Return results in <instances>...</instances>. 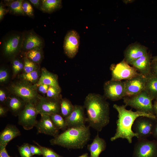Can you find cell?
I'll return each mask as SVG.
<instances>
[{"label":"cell","instance_id":"6da1fadb","mask_svg":"<svg viewBox=\"0 0 157 157\" xmlns=\"http://www.w3.org/2000/svg\"><path fill=\"white\" fill-rule=\"evenodd\" d=\"M83 106L86 111V122L90 127L99 132L109 123V104L104 96L90 93L85 98Z\"/></svg>","mask_w":157,"mask_h":157},{"label":"cell","instance_id":"7a4b0ae2","mask_svg":"<svg viewBox=\"0 0 157 157\" xmlns=\"http://www.w3.org/2000/svg\"><path fill=\"white\" fill-rule=\"evenodd\" d=\"M126 106L124 105H118L114 104L113 108L117 112L118 119L116 121L117 128L114 135L111 137L110 140L113 141L119 138L125 139L129 143L132 142L133 138H137L138 135L134 132L132 128L136 119L140 116H144L154 120L157 119L155 115L138 111H133L131 109H126Z\"/></svg>","mask_w":157,"mask_h":157},{"label":"cell","instance_id":"3957f363","mask_svg":"<svg viewBox=\"0 0 157 157\" xmlns=\"http://www.w3.org/2000/svg\"><path fill=\"white\" fill-rule=\"evenodd\" d=\"M90 135L88 125L69 128L50 140V142L68 149H82L90 140Z\"/></svg>","mask_w":157,"mask_h":157},{"label":"cell","instance_id":"277c9868","mask_svg":"<svg viewBox=\"0 0 157 157\" xmlns=\"http://www.w3.org/2000/svg\"><path fill=\"white\" fill-rule=\"evenodd\" d=\"M123 99L126 106H129L136 111L155 115L153 100L145 90L133 96L125 97Z\"/></svg>","mask_w":157,"mask_h":157},{"label":"cell","instance_id":"5b68a950","mask_svg":"<svg viewBox=\"0 0 157 157\" xmlns=\"http://www.w3.org/2000/svg\"><path fill=\"white\" fill-rule=\"evenodd\" d=\"M36 87L27 83L20 82L13 85L11 89L14 93L21 98L26 104L31 103L35 104L39 97Z\"/></svg>","mask_w":157,"mask_h":157},{"label":"cell","instance_id":"8992f818","mask_svg":"<svg viewBox=\"0 0 157 157\" xmlns=\"http://www.w3.org/2000/svg\"><path fill=\"white\" fill-rule=\"evenodd\" d=\"M38 113L35 104L33 103H26L18 115V124L24 129L28 130L35 127L38 121L37 117Z\"/></svg>","mask_w":157,"mask_h":157},{"label":"cell","instance_id":"52a82bcc","mask_svg":"<svg viewBox=\"0 0 157 157\" xmlns=\"http://www.w3.org/2000/svg\"><path fill=\"white\" fill-rule=\"evenodd\" d=\"M111 80L122 81L127 80L138 75L139 73L133 67L130 66L124 60L112 65Z\"/></svg>","mask_w":157,"mask_h":157},{"label":"cell","instance_id":"ba28073f","mask_svg":"<svg viewBox=\"0 0 157 157\" xmlns=\"http://www.w3.org/2000/svg\"><path fill=\"white\" fill-rule=\"evenodd\" d=\"M104 97L112 101L123 99L126 97L124 81L110 79L104 85Z\"/></svg>","mask_w":157,"mask_h":157},{"label":"cell","instance_id":"9c48e42d","mask_svg":"<svg viewBox=\"0 0 157 157\" xmlns=\"http://www.w3.org/2000/svg\"><path fill=\"white\" fill-rule=\"evenodd\" d=\"M134 157H157V140H138L134 146Z\"/></svg>","mask_w":157,"mask_h":157},{"label":"cell","instance_id":"30bf717a","mask_svg":"<svg viewBox=\"0 0 157 157\" xmlns=\"http://www.w3.org/2000/svg\"><path fill=\"white\" fill-rule=\"evenodd\" d=\"M61 99L39 97L35 105L38 114L40 115L50 116L55 114H60Z\"/></svg>","mask_w":157,"mask_h":157},{"label":"cell","instance_id":"8fae6325","mask_svg":"<svg viewBox=\"0 0 157 157\" xmlns=\"http://www.w3.org/2000/svg\"><path fill=\"white\" fill-rule=\"evenodd\" d=\"M155 120L144 116L136 119L132 127L133 131L138 135V140L147 139L152 135Z\"/></svg>","mask_w":157,"mask_h":157},{"label":"cell","instance_id":"7c38bea8","mask_svg":"<svg viewBox=\"0 0 157 157\" xmlns=\"http://www.w3.org/2000/svg\"><path fill=\"white\" fill-rule=\"evenodd\" d=\"M147 80V76L139 74L124 81L126 97L133 96L145 90Z\"/></svg>","mask_w":157,"mask_h":157},{"label":"cell","instance_id":"4fadbf2b","mask_svg":"<svg viewBox=\"0 0 157 157\" xmlns=\"http://www.w3.org/2000/svg\"><path fill=\"white\" fill-rule=\"evenodd\" d=\"M80 44V36L74 30L69 31L64 39L63 48L66 55L69 58H74L78 51Z\"/></svg>","mask_w":157,"mask_h":157},{"label":"cell","instance_id":"5bb4252c","mask_svg":"<svg viewBox=\"0 0 157 157\" xmlns=\"http://www.w3.org/2000/svg\"><path fill=\"white\" fill-rule=\"evenodd\" d=\"M83 106L74 105L72 113L65 118L67 127H81L85 126L86 122Z\"/></svg>","mask_w":157,"mask_h":157},{"label":"cell","instance_id":"9a60e30c","mask_svg":"<svg viewBox=\"0 0 157 157\" xmlns=\"http://www.w3.org/2000/svg\"><path fill=\"white\" fill-rule=\"evenodd\" d=\"M40 119L35 126L38 133H43L55 137L58 134L59 130L54 125L50 116L48 115H41Z\"/></svg>","mask_w":157,"mask_h":157},{"label":"cell","instance_id":"2e32d148","mask_svg":"<svg viewBox=\"0 0 157 157\" xmlns=\"http://www.w3.org/2000/svg\"><path fill=\"white\" fill-rule=\"evenodd\" d=\"M151 57L147 54L140 57L130 63V64L140 74L147 76L151 73Z\"/></svg>","mask_w":157,"mask_h":157},{"label":"cell","instance_id":"e0dca14e","mask_svg":"<svg viewBox=\"0 0 157 157\" xmlns=\"http://www.w3.org/2000/svg\"><path fill=\"white\" fill-rule=\"evenodd\" d=\"M147 53L146 47L138 44H134L129 46L125 50L124 60L129 64L132 61Z\"/></svg>","mask_w":157,"mask_h":157},{"label":"cell","instance_id":"ac0fdd59","mask_svg":"<svg viewBox=\"0 0 157 157\" xmlns=\"http://www.w3.org/2000/svg\"><path fill=\"white\" fill-rule=\"evenodd\" d=\"M20 135V130L15 126L7 125L0 133V145L6 147L10 141Z\"/></svg>","mask_w":157,"mask_h":157},{"label":"cell","instance_id":"d6986e66","mask_svg":"<svg viewBox=\"0 0 157 157\" xmlns=\"http://www.w3.org/2000/svg\"><path fill=\"white\" fill-rule=\"evenodd\" d=\"M21 36L18 34L12 35L3 43V48L6 54L10 56L17 51L21 44Z\"/></svg>","mask_w":157,"mask_h":157},{"label":"cell","instance_id":"ffe728a7","mask_svg":"<svg viewBox=\"0 0 157 157\" xmlns=\"http://www.w3.org/2000/svg\"><path fill=\"white\" fill-rule=\"evenodd\" d=\"M41 84H45L51 86L61 90L58 82L57 76L49 72L44 68L42 69L40 77L35 85L36 87H38Z\"/></svg>","mask_w":157,"mask_h":157},{"label":"cell","instance_id":"44dd1931","mask_svg":"<svg viewBox=\"0 0 157 157\" xmlns=\"http://www.w3.org/2000/svg\"><path fill=\"white\" fill-rule=\"evenodd\" d=\"M106 147L105 140L100 137L98 133L92 142L88 145L87 148L90 153L91 157H99Z\"/></svg>","mask_w":157,"mask_h":157},{"label":"cell","instance_id":"7402d4cb","mask_svg":"<svg viewBox=\"0 0 157 157\" xmlns=\"http://www.w3.org/2000/svg\"><path fill=\"white\" fill-rule=\"evenodd\" d=\"M43 42L41 39L32 32L28 33L23 42L24 49L27 51L34 49H41Z\"/></svg>","mask_w":157,"mask_h":157},{"label":"cell","instance_id":"603a6c76","mask_svg":"<svg viewBox=\"0 0 157 157\" xmlns=\"http://www.w3.org/2000/svg\"><path fill=\"white\" fill-rule=\"evenodd\" d=\"M145 91L153 100L157 98V77L151 73L147 76Z\"/></svg>","mask_w":157,"mask_h":157},{"label":"cell","instance_id":"cb8c5ba5","mask_svg":"<svg viewBox=\"0 0 157 157\" xmlns=\"http://www.w3.org/2000/svg\"><path fill=\"white\" fill-rule=\"evenodd\" d=\"M61 5V0H43L41 1L40 8L44 12L51 13L59 9Z\"/></svg>","mask_w":157,"mask_h":157},{"label":"cell","instance_id":"d4e9b609","mask_svg":"<svg viewBox=\"0 0 157 157\" xmlns=\"http://www.w3.org/2000/svg\"><path fill=\"white\" fill-rule=\"evenodd\" d=\"M26 103L16 97L10 98L8 102V105L10 110L15 114L18 115L24 107Z\"/></svg>","mask_w":157,"mask_h":157},{"label":"cell","instance_id":"484cf974","mask_svg":"<svg viewBox=\"0 0 157 157\" xmlns=\"http://www.w3.org/2000/svg\"><path fill=\"white\" fill-rule=\"evenodd\" d=\"M8 7V11L13 14L17 15H25L22 8L23 0L5 1Z\"/></svg>","mask_w":157,"mask_h":157},{"label":"cell","instance_id":"4316f807","mask_svg":"<svg viewBox=\"0 0 157 157\" xmlns=\"http://www.w3.org/2000/svg\"><path fill=\"white\" fill-rule=\"evenodd\" d=\"M74 105L68 99H62L60 102V114L65 118L68 117L72 112Z\"/></svg>","mask_w":157,"mask_h":157},{"label":"cell","instance_id":"83f0119b","mask_svg":"<svg viewBox=\"0 0 157 157\" xmlns=\"http://www.w3.org/2000/svg\"><path fill=\"white\" fill-rule=\"evenodd\" d=\"M50 117L54 126L59 130L67 128L65 118L60 114H53L50 115Z\"/></svg>","mask_w":157,"mask_h":157},{"label":"cell","instance_id":"f1b7e54d","mask_svg":"<svg viewBox=\"0 0 157 157\" xmlns=\"http://www.w3.org/2000/svg\"><path fill=\"white\" fill-rule=\"evenodd\" d=\"M40 50V49H34L27 51L26 53V57L34 63L39 62L42 57Z\"/></svg>","mask_w":157,"mask_h":157},{"label":"cell","instance_id":"f546056e","mask_svg":"<svg viewBox=\"0 0 157 157\" xmlns=\"http://www.w3.org/2000/svg\"><path fill=\"white\" fill-rule=\"evenodd\" d=\"M33 142L40 149L43 157H63L59 155L51 149L42 146L35 141Z\"/></svg>","mask_w":157,"mask_h":157},{"label":"cell","instance_id":"4dcf8cb0","mask_svg":"<svg viewBox=\"0 0 157 157\" xmlns=\"http://www.w3.org/2000/svg\"><path fill=\"white\" fill-rule=\"evenodd\" d=\"M21 76L24 80L34 82L38 80L39 74L38 71L36 70L29 73H24Z\"/></svg>","mask_w":157,"mask_h":157},{"label":"cell","instance_id":"1f68e13d","mask_svg":"<svg viewBox=\"0 0 157 157\" xmlns=\"http://www.w3.org/2000/svg\"><path fill=\"white\" fill-rule=\"evenodd\" d=\"M18 151L21 157H32L29 144L26 143L19 147Z\"/></svg>","mask_w":157,"mask_h":157},{"label":"cell","instance_id":"d6a6232c","mask_svg":"<svg viewBox=\"0 0 157 157\" xmlns=\"http://www.w3.org/2000/svg\"><path fill=\"white\" fill-rule=\"evenodd\" d=\"M61 90L57 89L49 86L46 93L47 97L50 98H53L57 99H61L60 94Z\"/></svg>","mask_w":157,"mask_h":157},{"label":"cell","instance_id":"836d02e7","mask_svg":"<svg viewBox=\"0 0 157 157\" xmlns=\"http://www.w3.org/2000/svg\"><path fill=\"white\" fill-rule=\"evenodd\" d=\"M36 65L35 63L30 60L27 57L24 59V70L25 73H28L36 70Z\"/></svg>","mask_w":157,"mask_h":157},{"label":"cell","instance_id":"e575fe53","mask_svg":"<svg viewBox=\"0 0 157 157\" xmlns=\"http://www.w3.org/2000/svg\"><path fill=\"white\" fill-rule=\"evenodd\" d=\"M23 10L25 14L29 17L34 15L33 10L31 3L27 1H24L22 5Z\"/></svg>","mask_w":157,"mask_h":157},{"label":"cell","instance_id":"d590c367","mask_svg":"<svg viewBox=\"0 0 157 157\" xmlns=\"http://www.w3.org/2000/svg\"><path fill=\"white\" fill-rule=\"evenodd\" d=\"M12 67L14 73L16 74L24 69V65L19 60H15L13 62Z\"/></svg>","mask_w":157,"mask_h":157},{"label":"cell","instance_id":"8d00e7d4","mask_svg":"<svg viewBox=\"0 0 157 157\" xmlns=\"http://www.w3.org/2000/svg\"><path fill=\"white\" fill-rule=\"evenodd\" d=\"M29 146L33 156L35 155H42L41 151L38 147L30 144H29Z\"/></svg>","mask_w":157,"mask_h":157},{"label":"cell","instance_id":"74e56055","mask_svg":"<svg viewBox=\"0 0 157 157\" xmlns=\"http://www.w3.org/2000/svg\"><path fill=\"white\" fill-rule=\"evenodd\" d=\"M8 73L4 69H1L0 71V82H3L6 81L8 79Z\"/></svg>","mask_w":157,"mask_h":157},{"label":"cell","instance_id":"f35d334b","mask_svg":"<svg viewBox=\"0 0 157 157\" xmlns=\"http://www.w3.org/2000/svg\"><path fill=\"white\" fill-rule=\"evenodd\" d=\"M1 2L0 5V20H1L3 18L5 15L9 11L8 9H7L5 7L3 4Z\"/></svg>","mask_w":157,"mask_h":157},{"label":"cell","instance_id":"ab89813d","mask_svg":"<svg viewBox=\"0 0 157 157\" xmlns=\"http://www.w3.org/2000/svg\"><path fill=\"white\" fill-rule=\"evenodd\" d=\"M151 72L153 75L157 77V62L151 61Z\"/></svg>","mask_w":157,"mask_h":157},{"label":"cell","instance_id":"60d3db41","mask_svg":"<svg viewBox=\"0 0 157 157\" xmlns=\"http://www.w3.org/2000/svg\"><path fill=\"white\" fill-rule=\"evenodd\" d=\"M49 86L45 84H41L38 87V91L42 94H46Z\"/></svg>","mask_w":157,"mask_h":157},{"label":"cell","instance_id":"b9f144b4","mask_svg":"<svg viewBox=\"0 0 157 157\" xmlns=\"http://www.w3.org/2000/svg\"><path fill=\"white\" fill-rule=\"evenodd\" d=\"M0 157H10L8 154L6 147L0 145Z\"/></svg>","mask_w":157,"mask_h":157},{"label":"cell","instance_id":"7bdbcfd3","mask_svg":"<svg viewBox=\"0 0 157 157\" xmlns=\"http://www.w3.org/2000/svg\"><path fill=\"white\" fill-rule=\"evenodd\" d=\"M152 135L153 137L157 140V119L155 120Z\"/></svg>","mask_w":157,"mask_h":157},{"label":"cell","instance_id":"ee69618b","mask_svg":"<svg viewBox=\"0 0 157 157\" xmlns=\"http://www.w3.org/2000/svg\"><path fill=\"white\" fill-rule=\"evenodd\" d=\"M29 1L34 6L37 8H38L41 4V2L40 0H29Z\"/></svg>","mask_w":157,"mask_h":157},{"label":"cell","instance_id":"f6af8a7d","mask_svg":"<svg viewBox=\"0 0 157 157\" xmlns=\"http://www.w3.org/2000/svg\"><path fill=\"white\" fill-rule=\"evenodd\" d=\"M6 96L5 92L2 90H0V101L4 102L6 99Z\"/></svg>","mask_w":157,"mask_h":157},{"label":"cell","instance_id":"bcb514c9","mask_svg":"<svg viewBox=\"0 0 157 157\" xmlns=\"http://www.w3.org/2000/svg\"><path fill=\"white\" fill-rule=\"evenodd\" d=\"M154 100L153 104V110L155 115L157 117V98Z\"/></svg>","mask_w":157,"mask_h":157},{"label":"cell","instance_id":"7dc6e473","mask_svg":"<svg viewBox=\"0 0 157 157\" xmlns=\"http://www.w3.org/2000/svg\"><path fill=\"white\" fill-rule=\"evenodd\" d=\"M6 110L3 107L0 106V116L1 117L3 116L6 114Z\"/></svg>","mask_w":157,"mask_h":157},{"label":"cell","instance_id":"c3c4849f","mask_svg":"<svg viewBox=\"0 0 157 157\" xmlns=\"http://www.w3.org/2000/svg\"><path fill=\"white\" fill-rule=\"evenodd\" d=\"M88 154L87 153H85L78 157H88Z\"/></svg>","mask_w":157,"mask_h":157},{"label":"cell","instance_id":"681fc988","mask_svg":"<svg viewBox=\"0 0 157 157\" xmlns=\"http://www.w3.org/2000/svg\"><path fill=\"white\" fill-rule=\"evenodd\" d=\"M152 61L157 62V56L152 57Z\"/></svg>","mask_w":157,"mask_h":157}]
</instances>
